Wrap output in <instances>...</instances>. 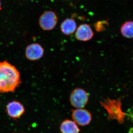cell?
<instances>
[{
  "instance_id": "6da1fadb",
  "label": "cell",
  "mask_w": 133,
  "mask_h": 133,
  "mask_svg": "<svg viewBox=\"0 0 133 133\" xmlns=\"http://www.w3.org/2000/svg\"><path fill=\"white\" fill-rule=\"evenodd\" d=\"M21 83L16 67L7 61L0 62V93L14 92Z\"/></svg>"
},
{
  "instance_id": "7a4b0ae2",
  "label": "cell",
  "mask_w": 133,
  "mask_h": 133,
  "mask_svg": "<svg viewBox=\"0 0 133 133\" xmlns=\"http://www.w3.org/2000/svg\"><path fill=\"white\" fill-rule=\"evenodd\" d=\"M100 104L107 111L109 120H116L120 124L124 122L125 114L122 110L121 98L117 99L107 98L101 101Z\"/></svg>"
},
{
  "instance_id": "3957f363",
  "label": "cell",
  "mask_w": 133,
  "mask_h": 133,
  "mask_svg": "<svg viewBox=\"0 0 133 133\" xmlns=\"http://www.w3.org/2000/svg\"><path fill=\"white\" fill-rule=\"evenodd\" d=\"M89 97L88 93L80 88H75L70 96L69 101L72 106L77 108H84L87 104Z\"/></svg>"
},
{
  "instance_id": "277c9868",
  "label": "cell",
  "mask_w": 133,
  "mask_h": 133,
  "mask_svg": "<svg viewBox=\"0 0 133 133\" xmlns=\"http://www.w3.org/2000/svg\"><path fill=\"white\" fill-rule=\"evenodd\" d=\"M57 22V17L55 12L48 11L44 12L40 16L39 24L43 30L50 31L55 28Z\"/></svg>"
},
{
  "instance_id": "5b68a950",
  "label": "cell",
  "mask_w": 133,
  "mask_h": 133,
  "mask_svg": "<svg viewBox=\"0 0 133 133\" xmlns=\"http://www.w3.org/2000/svg\"><path fill=\"white\" fill-rule=\"evenodd\" d=\"M72 118L78 126L84 127L90 123L92 115L90 112L84 108H77L72 112Z\"/></svg>"
},
{
  "instance_id": "8992f818",
  "label": "cell",
  "mask_w": 133,
  "mask_h": 133,
  "mask_svg": "<svg viewBox=\"0 0 133 133\" xmlns=\"http://www.w3.org/2000/svg\"><path fill=\"white\" fill-rule=\"evenodd\" d=\"M26 58L30 61H35L41 59L44 54V49L38 43H33L27 46L25 49Z\"/></svg>"
},
{
  "instance_id": "52a82bcc",
  "label": "cell",
  "mask_w": 133,
  "mask_h": 133,
  "mask_svg": "<svg viewBox=\"0 0 133 133\" xmlns=\"http://www.w3.org/2000/svg\"><path fill=\"white\" fill-rule=\"evenodd\" d=\"M6 112L9 116L14 119L19 118L25 112L24 107L22 103L17 101H10L6 106Z\"/></svg>"
},
{
  "instance_id": "ba28073f",
  "label": "cell",
  "mask_w": 133,
  "mask_h": 133,
  "mask_svg": "<svg viewBox=\"0 0 133 133\" xmlns=\"http://www.w3.org/2000/svg\"><path fill=\"white\" fill-rule=\"evenodd\" d=\"M94 33L90 26L83 24L79 26L75 32V37L77 40L82 42L90 41L93 37Z\"/></svg>"
},
{
  "instance_id": "9c48e42d",
  "label": "cell",
  "mask_w": 133,
  "mask_h": 133,
  "mask_svg": "<svg viewBox=\"0 0 133 133\" xmlns=\"http://www.w3.org/2000/svg\"><path fill=\"white\" fill-rule=\"evenodd\" d=\"M77 24L74 19L69 18L62 22L60 25V29L63 34L66 36H70L76 32Z\"/></svg>"
},
{
  "instance_id": "30bf717a",
  "label": "cell",
  "mask_w": 133,
  "mask_h": 133,
  "mask_svg": "<svg viewBox=\"0 0 133 133\" xmlns=\"http://www.w3.org/2000/svg\"><path fill=\"white\" fill-rule=\"evenodd\" d=\"M60 131L62 133H79L80 129L72 120L66 119L61 123Z\"/></svg>"
},
{
  "instance_id": "8fae6325",
  "label": "cell",
  "mask_w": 133,
  "mask_h": 133,
  "mask_svg": "<svg viewBox=\"0 0 133 133\" xmlns=\"http://www.w3.org/2000/svg\"><path fill=\"white\" fill-rule=\"evenodd\" d=\"M122 35L126 38H133V21H129L122 24L121 29Z\"/></svg>"
},
{
  "instance_id": "7c38bea8",
  "label": "cell",
  "mask_w": 133,
  "mask_h": 133,
  "mask_svg": "<svg viewBox=\"0 0 133 133\" xmlns=\"http://www.w3.org/2000/svg\"><path fill=\"white\" fill-rule=\"evenodd\" d=\"M1 9V0H0V10Z\"/></svg>"
}]
</instances>
